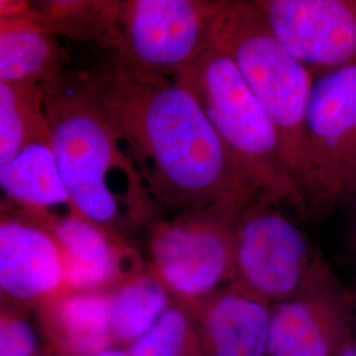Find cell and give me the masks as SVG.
Listing matches in <instances>:
<instances>
[{
    "mask_svg": "<svg viewBox=\"0 0 356 356\" xmlns=\"http://www.w3.org/2000/svg\"><path fill=\"white\" fill-rule=\"evenodd\" d=\"M0 186L7 200L22 206L26 216L57 218L76 214L65 186L51 139L36 140L0 165Z\"/></svg>",
    "mask_w": 356,
    "mask_h": 356,
    "instance_id": "9a60e30c",
    "label": "cell"
},
{
    "mask_svg": "<svg viewBox=\"0 0 356 356\" xmlns=\"http://www.w3.org/2000/svg\"><path fill=\"white\" fill-rule=\"evenodd\" d=\"M56 356H97L115 347L108 292H64L38 307Z\"/></svg>",
    "mask_w": 356,
    "mask_h": 356,
    "instance_id": "5bb4252c",
    "label": "cell"
},
{
    "mask_svg": "<svg viewBox=\"0 0 356 356\" xmlns=\"http://www.w3.org/2000/svg\"><path fill=\"white\" fill-rule=\"evenodd\" d=\"M126 350L129 356H204L191 306L178 301Z\"/></svg>",
    "mask_w": 356,
    "mask_h": 356,
    "instance_id": "ffe728a7",
    "label": "cell"
},
{
    "mask_svg": "<svg viewBox=\"0 0 356 356\" xmlns=\"http://www.w3.org/2000/svg\"><path fill=\"white\" fill-rule=\"evenodd\" d=\"M281 206L254 197L244 207L229 285L270 306L302 292L323 259Z\"/></svg>",
    "mask_w": 356,
    "mask_h": 356,
    "instance_id": "8992f818",
    "label": "cell"
},
{
    "mask_svg": "<svg viewBox=\"0 0 356 356\" xmlns=\"http://www.w3.org/2000/svg\"><path fill=\"white\" fill-rule=\"evenodd\" d=\"M339 356H356V337L350 342V344L344 348Z\"/></svg>",
    "mask_w": 356,
    "mask_h": 356,
    "instance_id": "603a6c76",
    "label": "cell"
},
{
    "mask_svg": "<svg viewBox=\"0 0 356 356\" xmlns=\"http://www.w3.org/2000/svg\"><path fill=\"white\" fill-rule=\"evenodd\" d=\"M354 194H355V195H356V191H353V193H351V194H350V195H354ZM355 239H356V222H355Z\"/></svg>",
    "mask_w": 356,
    "mask_h": 356,
    "instance_id": "cb8c5ba5",
    "label": "cell"
},
{
    "mask_svg": "<svg viewBox=\"0 0 356 356\" xmlns=\"http://www.w3.org/2000/svg\"><path fill=\"white\" fill-rule=\"evenodd\" d=\"M175 79L200 101L254 195L305 214L309 206L286 163L280 134L229 56L211 44Z\"/></svg>",
    "mask_w": 356,
    "mask_h": 356,
    "instance_id": "3957f363",
    "label": "cell"
},
{
    "mask_svg": "<svg viewBox=\"0 0 356 356\" xmlns=\"http://www.w3.org/2000/svg\"><path fill=\"white\" fill-rule=\"evenodd\" d=\"M42 94L44 88L0 82V165L28 144L51 139Z\"/></svg>",
    "mask_w": 356,
    "mask_h": 356,
    "instance_id": "d6986e66",
    "label": "cell"
},
{
    "mask_svg": "<svg viewBox=\"0 0 356 356\" xmlns=\"http://www.w3.org/2000/svg\"><path fill=\"white\" fill-rule=\"evenodd\" d=\"M0 289L3 300L15 307L36 309L67 292L60 245L51 231L32 218L1 216Z\"/></svg>",
    "mask_w": 356,
    "mask_h": 356,
    "instance_id": "8fae6325",
    "label": "cell"
},
{
    "mask_svg": "<svg viewBox=\"0 0 356 356\" xmlns=\"http://www.w3.org/2000/svg\"><path fill=\"white\" fill-rule=\"evenodd\" d=\"M97 356H129L126 348H120V347H111L106 351H103Z\"/></svg>",
    "mask_w": 356,
    "mask_h": 356,
    "instance_id": "7402d4cb",
    "label": "cell"
},
{
    "mask_svg": "<svg viewBox=\"0 0 356 356\" xmlns=\"http://www.w3.org/2000/svg\"><path fill=\"white\" fill-rule=\"evenodd\" d=\"M49 229L64 259L67 292H111L140 273L120 236L78 213L63 218L29 216Z\"/></svg>",
    "mask_w": 356,
    "mask_h": 356,
    "instance_id": "7c38bea8",
    "label": "cell"
},
{
    "mask_svg": "<svg viewBox=\"0 0 356 356\" xmlns=\"http://www.w3.org/2000/svg\"><path fill=\"white\" fill-rule=\"evenodd\" d=\"M119 1H49L19 15L51 33L97 41L115 51L118 45Z\"/></svg>",
    "mask_w": 356,
    "mask_h": 356,
    "instance_id": "ac0fdd59",
    "label": "cell"
},
{
    "mask_svg": "<svg viewBox=\"0 0 356 356\" xmlns=\"http://www.w3.org/2000/svg\"><path fill=\"white\" fill-rule=\"evenodd\" d=\"M305 148L309 207L331 206L356 191V66L314 76Z\"/></svg>",
    "mask_w": 356,
    "mask_h": 356,
    "instance_id": "ba28073f",
    "label": "cell"
},
{
    "mask_svg": "<svg viewBox=\"0 0 356 356\" xmlns=\"http://www.w3.org/2000/svg\"><path fill=\"white\" fill-rule=\"evenodd\" d=\"M211 44L229 56L272 118L305 198L306 116L314 74L281 45L254 1H225L213 26Z\"/></svg>",
    "mask_w": 356,
    "mask_h": 356,
    "instance_id": "277c9868",
    "label": "cell"
},
{
    "mask_svg": "<svg viewBox=\"0 0 356 356\" xmlns=\"http://www.w3.org/2000/svg\"><path fill=\"white\" fill-rule=\"evenodd\" d=\"M191 309L204 356H267L272 306L227 286Z\"/></svg>",
    "mask_w": 356,
    "mask_h": 356,
    "instance_id": "4fadbf2b",
    "label": "cell"
},
{
    "mask_svg": "<svg viewBox=\"0 0 356 356\" xmlns=\"http://www.w3.org/2000/svg\"><path fill=\"white\" fill-rule=\"evenodd\" d=\"M44 113L53 152L79 216L113 234L152 222L159 207L83 78L44 88Z\"/></svg>",
    "mask_w": 356,
    "mask_h": 356,
    "instance_id": "7a4b0ae2",
    "label": "cell"
},
{
    "mask_svg": "<svg viewBox=\"0 0 356 356\" xmlns=\"http://www.w3.org/2000/svg\"><path fill=\"white\" fill-rule=\"evenodd\" d=\"M354 338V297L322 259L302 292L272 306L267 356H339Z\"/></svg>",
    "mask_w": 356,
    "mask_h": 356,
    "instance_id": "9c48e42d",
    "label": "cell"
},
{
    "mask_svg": "<svg viewBox=\"0 0 356 356\" xmlns=\"http://www.w3.org/2000/svg\"><path fill=\"white\" fill-rule=\"evenodd\" d=\"M139 168L159 210L173 216L254 197L191 90L113 54L82 76Z\"/></svg>",
    "mask_w": 356,
    "mask_h": 356,
    "instance_id": "6da1fadb",
    "label": "cell"
},
{
    "mask_svg": "<svg viewBox=\"0 0 356 356\" xmlns=\"http://www.w3.org/2000/svg\"><path fill=\"white\" fill-rule=\"evenodd\" d=\"M64 51L54 33L22 15L1 16L0 82L45 88L61 76Z\"/></svg>",
    "mask_w": 356,
    "mask_h": 356,
    "instance_id": "2e32d148",
    "label": "cell"
},
{
    "mask_svg": "<svg viewBox=\"0 0 356 356\" xmlns=\"http://www.w3.org/2000/svg\"><path fill=\"white\" fill-rule=\"evenodd\" d=\"M36 329L15 310L1 309L0 356H38Z\"/></svg>",
    "mask_w": 356,
    "mask_h": 356,
    "instance_id": "44dd1931",
    "label": "cell"
},
{
    "mask_svg": "<svg viewBox=\"0 0 356 356\" xmlns=\"http://www.w3.org/2000/svg\"><path fill=\"white\" fill-rule=\"evenodd\" d=\"M269 29L314 76L356 66V0H254Z\"/></svg>",
    "mask_w": 356,
    "mask_h": 356,
    "instance_id": "30bf717a",
    "label": "cell"
},
{
    "mask_svg": "<svg viewBox=\"0 0 356 356\" xmlns=\"http://www.w3.org/2000/svg\"><path fill=\"white\" fill-rule=\"evenodd\" d=\"M110 296L115 347L136 343L175 302L173 296L152 272H140L116 286Z\"/></svg>",
    "mask_w": 356,
    "mask_h": 356,
    "instance_id": "e0dca14e",
    "label": "cell"
},
{
    "mask_svg": "<svg viewBox=\"0 0 356 356\" xmlns=\"http://www.w3.org/2000/svg\"><path fill=\"white\" fill-rule=\"evenodd\" d=\"M250 202L214 204L151 226V272L178 302L197 305L229 286L236 226Z\"/></svg>",
    "mask_w": 356,
    "mask_h": 356,
    "instance_id": "5b68a950",
    "label": "cell"
},
{
    "mask_svg": "<svg viewBox=\"0 0 356 356\" xmlns=\"http://www.w3.org/2000/svg\"><path fill=\"white\" fill-rule=\"evenodd\" d=\"M225 1H119L114 54L136 69L177 76L211 45V31Z\"/></svg>",
    "mask_w": 356,
    "mask_h": 356,
    "instance_id": "52a82bcc",
    "label": "cell"
}]
</instances>
